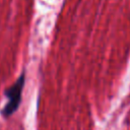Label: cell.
Here are the masks:
<instances>
[{
  "instance_id": "cell-1",
  "label": "cell",
  "mask_w": 130,
  "mask_h": 130,
  "mask_svg": "<svg viewBox=\"0 0 130 130\" xmlns=\"http://www.w3.org/2000/svg\"><path fill=\"white\" fill-rule=\"evenodd\" d=\"M24 83H25V74L23 72L18 76L16 81L10 87H8L5 90L4 94L8 99V102L2 110V115L4 117L11 116L19 108V105H20V102H21V94H22V90H23V87H24Z\"/></svg>"
}]
</instances>
